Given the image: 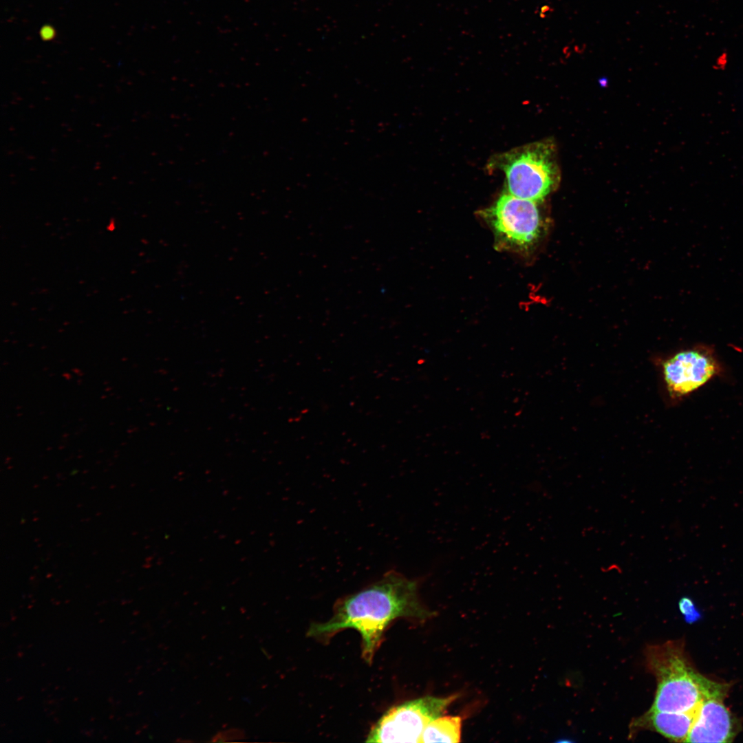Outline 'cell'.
I'll return each mask as SVG.
<instances>
[{"mask_svg":"<svg viewBox=\"0 0 743 743\" xmlns=\"http://www.w3.org/2000/svg\"><path fill=\"white\" fill-rule=\"evenodd\" d=\"M418 579L390 570L374 583L337 600L332 616L313 623L308 635L328 640L339 632L354 629L362 639V656L371 664L389 625L398 618H424L428 612L418 596Z\"/></svg>","mask_w":743,"mask_h":743,"instance_id":"6da1fadb","label":"cell"},{"mask_svg":"<svg viewBox=\"0 0 743 743\" xmlns=\"http://www.w3.org/2000/svg\"><path fill=\"white\" fill-rule=\"evenodd\" d=\"M644 653L645 667L657 682L649 709L695 716L704 700L726 697L731 685L712 680L698 672L689 658L682 639L648 645Z\"/></svg>","mask_w":743,"mask_h":743,"instance_id":"7a4b0ae2","label":"cell"},{"mask_svg":"<svg viewBox=\"0 0 743 743\" xmlns=\"http://www.w3.org/2000/svg\"><path fill=\"white\" fill-rule=\"evenodd\" d=\"M497 166L505 173L507 192L535 202L555 186L558 170L550 143L537 142L500 155Z\"/></svg>","mask_w":743,"mask_h":743,"instance_id":"3957f363","label":"cell"},{"mask_svg":"<svg viewBox=\"0 0 743 743\" xmlns=\"http://www.w3.org/2000/svg\"><path fill=\"white\" fill-rule=\"evenodd\" d=\"M495 233L496 246L527 252L544 231L537 202L503 193L488 208L481 212Z\"/></svg>","mask_w":743,"mask_h":743,"instance_id":"277c9868","label":"cell"},{"mask_svg":"<svg viewBox=\"0 0 743 743\" xmlns=\"http://www.w3.org/2000/svg\"><path fill=\"white\" fill-rule=\"evenodd\" d=\"M457 695L425 696L389 709L373 726L367 742H420L426 726L441 716Z\"/></svg>","mask_w":743,"mask_h":743,"instance_id":"5b68a950","label":"cell"},{"mask_svg":"<svg viewBox=\"0 0 743 743\" xmlns=\"http://www.w3.org/2000/svg\"><path fill=\"white\" fill-rule=\"evenodd\" d=\"M721 372L709 346L698 345L677 352L663 363V375L670 397L685 396L707 384Z\"/></svg>","mask_w":743,"mask_h":743,"instance_id":"8992f818","label":"cell"},{"mask_svg":"<svg viewBox=\"0 0 743 743\" xmlns=\"http://www.w3.org/2000/svg\"><path fill=\"white\" fill-rule=\"evenodd\" d=\"M724 698L704 700L697 709L686 742H731L740 731L737 718Z\"/></svg>","mask_w":743,"mask_h":743,"instance_id":"52a82bcc","label":"cell"},{"mask_svg":"<svg viewBox=\"0 0 743 743\" xmlns=\"http://www.w3.org/2000/svg\"><path fill=\"white\" fill-rule=\"evenodd\" d=\"M694 715L687 713L667 712L649 709L635 719L630 726L631 732L649 729L658 732L674 742H686L693 722Z\"/></svg>","mask_w":743,"mask_h":743,"instance_id":"ba28073f","label":"cell"},{"mask_svg":"<svg viewBox=\"0 0 743 743\" xmlns=\"http://www.w3.org/2000/svg\"><path fill=\"white\" fill-rule=\"evenodd\" d=\"M462 726L460 716H440L426 726L420 742H459L461 741Z\"/></svg>","mask_w":743,"mask_h":743,"instance_id":"9c48e42d","label":"cell"},{"mask_svg":"<svg viewBox=\"0 0 743 743\" xmlns=\"http://www.w3.org/2000/svg\"><path fill=\"white\" fill-rule=\"evenodd\" d=\"M245 737L244 731L239 729H230L217 733L211 740L213 742H230L241 740Z\"/></svg>","mask_w":743,"mask_h":743,"instance_id":"30bf717a","label":"cell"},{"mask_svg":"<svg viewBox=\"0 0 743 743\" xmlns=\"http://www.w3.org/2000/svg\"><path fill=\"white\" fill-rule=\"evenodd\" d=\"M41 35L43 39H50L54 36V31L50 27H43L41 30Z\"/></svg>","mask_w":743,"mask_h":743,"instance_id":"8fae6325","label":"cell"},{"mask_svg":"<svg viewBox=\"0 0 743 743\" xmlns=\"http://www.w3.org/2000/svg\"><path fill=\"white\" fill-rule=\"evenodd\" d=\"M177 742H192V740H177Z\"/></svg>","mask_w":743,"mask_h":743,"instance_id":"7c38bea8","label":"cell"}]
</instances>
